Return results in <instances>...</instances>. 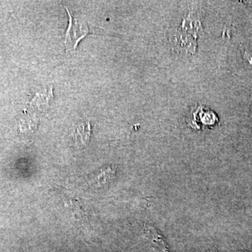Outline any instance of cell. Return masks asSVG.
Returning <instances> with one entry per match:
<instances>
[{
  "instance_id": "cell-1",
  "label": "cell",
  "mask_w": 252,
  "mask_h": 252,
  "mask_svg": "<svg viewBox=\"0 0 252 252\" xmlns=\"http://www.w3.org/2000/svg\"><path fill=\"white\" fill-rule=\"evenodd\" d=\"M66 10L69 14V23L66 32L64 44L68 51L77 49L79 41L89 34V31L85 23L80 22L77 18L74 17V15L68 11L67 7H66Z\"/></svg>"
},
{
  "instance_id": "cell-2",
  "label": "cell",
  "mask_w": 252,
  "mask_h": 252,
  "mask_svg": "<svg viewBox=\"0 0 252 252\" xmlns=\"http://www.w3.org/2000/svg\"><path fill=\"white\" fill-rule=\"evenodd\" d=\"M144 234L154 251L157 252H172L168 243L158 230L152 225H146Z\"/></svg>"
},
{
  "instance_id": "cell-3",
  "label": "cell",
  "mask_w": 252,
  "mask_h": 252,
  "mask_svg": "<svg viewBox=\"0 0 252 252\" xmlns=\"http://www.w3.org/2000/svg\"><path fill=\"white\" fill-rule=\"evenodd\" d=\"M74 139L79 144H86L90 140L91 126L89 123H84L77 126L73 132Z\"/></svg>"
}]
</instances>
